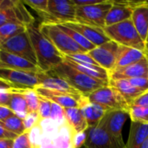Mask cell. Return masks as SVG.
<instances>
[{"label": "cell", "instance_id": "obj_48", "mask_svg": "<svg viewBox=\"0 0 148 148\" xmlns=\"http://www.w3.org/2000/svg\"><path fill=\"white\" fill-rule=\"evenodd\" d=\"M140 148H148V137L146 139V140L144 141V143L141 145Z\"/></svg>", "mask_w": 148, "mask_h": 148}, {"label": "cell", "instance_id": "obj_43", "mask_svg": "<svg viewBox=\"0 0 148 148\" xmlns=\"http://www.w3.org/2000/svg\"><path fill=\"white\" fill-rule=\"evenodd\" d=\"M103 0H72L74 4L76 7H81V6H89V5H94V4H98L101 3Z\"/></svg>", "mask_w": 148, "mask_h": 148}, {"label": "cell", "instance_id": "obj_34", "mask_svg": "<svg viewBox=\"0 0 148 148\" xmlns=\"http://www.w3.org/2000/svg\"><path fill=\"white\" fill-rule=\"evenodd\" d=\"M64 58L68 59V60H70L72 62H75L76 63H79V64L98 65L97 62L87 52H82V53H76V54H73V55H69V56H65Z\"/></svg>", "mask_w": 148, "mask_h": 148}, {"label": "cell", "instance_id": "obj_50", "mask_svg": "<svg viewBox=\"0 0 148 148\" xmlns=\"http://www.w3.org/2000/svg\"><path fill=\"white\" fill-rule=\"evenodd\" d=\"M2 2H3V0H0V5H1V3H2Z\"/></svg>", "mask_w": 148, "mask_h": 148}, {"label": "cell", "instance_id": "obj_16", "mask_svg": "<svg viewBox=\"0 0 148 148\" xmlns=\"http://www.w3.org/2000/svg\"><path fill=\"white\" fill-rule=\"evenodd\" d=\"M140 77L148 78V58L146 56L141 61L119 69H114L109 72L110 79H133Z\"/></svg>", "mask_w": 148, "mask_h": 148}, {"label": "cell", "instance_id": "obj_7", "mask_svg": "<svg viewBox=\"0 0 148 148\" xmlns=\"http://www.w3.org/2000/svg\"><path fill=\"white\" fill-rule=\"evenodd\" d=\"M112 4L113 1L103 0L98 4L76 7L75 22L104 29L106 16Z\"/></svg>", "mask_w": 148, "mask_h": 148}, {"label": "cell", "instance_id": "obj_14", "mask_svg": "<svg viewBox=\"0 0 148 148\" xmlns=\"http://www.w3.org/2000/svg\"><path fill=\"white\" fill-rule=\"evenodd\" d=\"M140 2L141 1H113V4L106 16L105 27L131 19L134 7Z\"/></svg>", "mask_w": 148, "mask_h": 148}, {"label": "cell", "instance_id": "obj_40", "mask_svg": "<svg viewBox=\"0 0 148 148\" xmlns=\"http://www.w3.org/2000/svg\"><path fill=\"white\" fill-rule=\"evenodd\" d=\"M12 89H1L0 90V106L9 108Z\"/></svg>", "mask_w": 148, "mask_h": 148}, {"label": "cell", "instance_id": "obj_4", "mask_svg": "<svg viewBox=\"0 0 148 148\" xmlns=\"http://www.w3.org/2000/svg\"><path fill=\"white\" fill-rule=\"evenodd\" d=\"M103 29L108 37L119 45L146 50V42L140 36L131 19L107 26Z\"/></svg>", "mask_w": 148, "mask_h": 148}, {"label": "cell", "instance_id": "obj_13", "mask_svg": "<svg viewBox=\"0 0 148 148\" xmlns=\"http://www.w3.org/2000/svg\"><path fill=\"white\" fill-rule=\"evenodd\" d=\"M119 47L120 45L118 43L110 40L106 43L95 47L88 52V55L99 66L110 72L115 68Z\"/></svg>", "mask_w": 148, "mask_h": 148}, {"label": "cell", "instance_id": "obj_27", "mask_svg": "<svg viewBox=\"0 0 148 148\" xmlns=\"http://www.w3.org/2000/svg\"><path fill=\"white\" fill-rule=\"evenodd\" d=\"M23 89H12L11 98L9 108L13 111L16 116L24 119L27 115V103L23 94Z\"/></svg>", "mask_w": 148, "mask_h": 148}, {"label": "cell", "instance_id": "obj_12", "mask_svg": "<svg viewBox=\"0 0 148 148\" xmlns=\"http://www.w3.org/2000/svg\"><path fill=\"white\" fill-rule=\"evenodd\" d=\"M48 10L50 23L62 24L75 22L76 6L72 0H49Z\"/></svg>", "mask_w": 148, "mask_h": 148}, {"label": "cell", "instance_id": "obj_37", "mask_svg": "<svg viewBox=\"0 0 148 148\" xmlns=\"http://www.w3.org/2000/svg\"><path fill=\"white\" fill-rule=\"evenodd\" d=\"M51 120L55 121H63L65 120V114H64V108L61 107L58 104H56L52 102L51 104V113H50V118Z\"/></svg>", "mask_w": 148, "mask_h": 148}, {"label": "cell", "instance_id": "obj_44", "mask_svg": "<svg viewBox=\"0 0 148 148\" xmlns=\"http://www.w3.org/2000/svg\"><path fill=\"white\" fill-rule=\"evenodd\" d=\"M14 115H16V114L13 111H11L9 108L0 106V122Z\"/></svg>", "mask_w": 148, "mask_h": 148}, {"label": "cell", "instance_id": "obj_6", "mask_svg": "<svg viewBox=\"0 0 148 148\" xmlns=\"http://www.w3.org/2000/svg\"><path fill=\"white\" fill-rule=\"evenodd\" d=\"M39 29L64 56L85 52L69 36L60 29L58 24L42 23Z\"/></svg>", "mask_w": 148, "mask_h": 148}, {"label": "cell", "instance_id": "obj_20", "mask_svg": "<svg viewBox=\"0 0 148 148\" xmlns=\"http://www.w3.org/2000/svg\"><path fill=\"white\" fill-rule=\"evenodd\" d=\"M131 20L140 36L146 42L148 36V2L141 1L134 7Z\"/></svg>", "mask_w": 148, "mask_h": 148}, {"label": "cell", "instance_id": "obj_49", "mask_svg": "<svg viewBox=\"0 0 148 148\" xmlns=\"http://www.w3.org/2000/svg\"><path fill=\"white\" fill-rule=\"evenodd\" d=\"M146 52H148V36H147V39L146 41Z\"/></svg>", "mask_w": 148, "mask_h": 148}, {"label": "cell", "instance_id": "obj_8", "mask_svg": "<svg viewBox=\"0 0 148 148\" xmlns=\"http://www.w3.org/2000/svg\"><path fill=\"white\" fill-rule=\"evenodd\" d=\"M0 49L16 55L37 65L35 51L27 30L14 36L0 44Z\"/></svg>", "mask_w": 148, "mask_h": 148}, {"label": "cell", "instance_id": "obj_11", "mask_svg": "<svg viewBox=\"0 0 148 148\" xmlns=\"http://www.w3.org/2000/svg\"><path fill=\"white\" fill-rule=\"evenodd\" d=\"M127 117L128 114L124 111H108L99 124L123 148L127 146L123 140L122 129Z\"/></svg>", "mask_w": 148, "mask_h": 148}, {"label": "cell", "instance_id": "obj_5", "mask_svg": "<svg viewBox=\"0 0 148 148\" xmlns=\"http://www.w3.org/2000/svg\"><path fill=\"white\" fill-rule=\"evenodd\" d=\"M87 97L90 102L101 106L107 112L124 111L128 114L130 105L115 88L109 85L101 87Z\"/></svg>", "mask_w": 148, "mask_h": 148}, {"label": "cell", "instance_id": "obj_46", "mask_svg": "<svg viewBox=\"0 0 148 148\" xmlns=\"http://www.w3.org/2000/svg\"><path fill=\"white\" fill-rule=\"evenodd\" d=\"M14 140L12 139H0V148H13Z\"/></svg>", "mask_w": 148, "mask_h": 148}, {"label": "cell", "instance_id": "obj_39", "mask_svg": "<svg viewBox=\"0 0 148 148\" xmlns=\"http://www.w3.org/2000/svg\"><path fill=\"white\" fill-rule=\"evenodd\" d=\"M130 83L135 87L137 89L145 93L148 90V78L147 77H140V78H133L128 79Z\"/></svg>", "mask_w": 148, "mask_h": 148}, {"label": "cell", "instance_id": "obj_17", "mask_svg": "<svg viewBox=\"0 0 148 148\" xmlns=\"http://www.w3.org/2000/svg\"><path fill=\"white\" fill-rule=\"evenodd\" d=\"M62 24L76 30L96 47L110 41V39L108 37V36L104 32L103 29L81 23L78 22H70V23H65Z\"/></svg>", "mask_w": 148, "mask_h": 148}, {"label": "cell", "instance_id": "obj_18", "mask_svg": "<svg viewBox=\"0 0 148 148\" xmlns=\"http://www.w3.org/2000/svg\"><path fill=\"white\" fill-rule=\"evenodd\" d=\"M39 78H40V84L38 87L66 93L73 95H82L77 90H75L72 86H70L65 80L57 76L51 71L40 72Z\"/></svg>", "mask_w": 148, "mask_h": 148}, {"label": "cell", "instance_id": "obj_21", "mask_svg": "<svg viewBox=\"0 0 148 148\" xmlns=\"http://www.w3.org/2000/svg\"><path fill=\"white\" fill-rule=\"evenodd\" d=\"M145 56H146L145 51L120 45L114 69L123 68L136 63L141 61L143 58H145Z\"/></svg>", "mask_w": 148, "mask_h": 148}, {"label": "cell", "instance_id": "obj_3", "mask_svg": "<svg viewBox=\"0 0 148 148\" xmlns=\"http://www.w3.org/2000/svg\"><path fill=\"white\" fill-rule=\"evenodd\" d=\"M55 75L65 80L70 86L84 96H88L101 87L108 85L104 82L92 78L68 65L65 62L51 70Z\"/></svg>", "mask_w": 148, "mask_h": 148}, {"label": "cell", "instance_id": "obj_25", "mask_svg": "<svg viewBox=\"0 0 148 148\" xmlns=\"http://www.w3.org/2000/svg\"><path fill=\"white\" fill-rule=\"evenodd\" d=\"M148 137V124L131 122L127 148H140Z\"/></svg>", "mask_w": 148, "mask_h": 148}, {"label": "cell", "instance_id": "obj_41", "mask_svg": "<svg viewBox=\"0 0 148 148\" xmlns=\"http://www.w3.org/2000/svg\"><path fill=\"white\" fill-rule=\"evenodd\" d=\"M86 139H87V133L86 132H82V133H79V134H75V139H74V144H75V148H81L82 147L86 142Z\"/></svg>", "mask_w": 148, "mask_h": 148}, {"label": "cell", "instance_id": "obj_42", "mask_svg": "<svg viewBox=\"0 0 148 148\" xmlns=\"http://www.w3.org/2000/svg\"><path fill=\"white\" fill-rule=\"evenodd\" d=\"M132 105L148 108V90L147 91H146L145 93H143L141 95H140V96L133 102Z\"/></svg>", "mask_w": 148, "mask_h": 148}, {"label": "cell", "instance_id": "obj_28", "mask_svg": "<svg viewBox=\"0 0 148 148\" xmlns=\"http://www.w3.org/2000/svg\"><path fill=\"white\" fill-rule=\"evenodd\" d=\"M26 30V25L22 23H8L0 27V44L14 36Z\"/></svg>", "mask_w": 148, "mask_h": 148}, {"label": "cell", "instance_id": "obj_31", "mask_svg": "<svg viewBox=\"0 0 148 148\" xmlns=\"http://www.w3.org/2000/svg\"><path fill=\"white\" fill-rule=\"evenodd\" d=\"M128 116L132 122L148 124V108L131 105L128 111Z\"/></svg>", "mask_w": 148, "mask_h": 148}, {"label": "cell", "instance_id": "obj_2", "mask_svg": "<svg viewBox=\"0 0 148 148\" xmlns=\"http://www.w3.org/2000/svg\"><path fill=\"white\" fill-rule=\"evenodd\" d=\"M26 30L35 51L37 66L42 72L51 71L64 62V56L41 32L39 27L29 24L26 25Z\"/></svg>", "mask_w": 148, "mask_h": 148}, {"label": "cell", "instance_id": "obj_10", "mask_svg": "<svg viewBox=\"0 0 148 148\" xmlns=\"http://www.w3.org/2000/svg\"><path fill=\"white\" fill-rule=\"evenodd\" d=\"M34 90L38 96L49 100L56 104H58L63 108H81L88 101V97L84 95H73L62 92L47 89L41 87H36L34 88Z\"/></svg>", "mask_w": 148, "mask_h": 148}, {"label": "cell", "instance_id": "obj_30", "mask_svg": "<svg viewBox=\"0 0 148 148\" xmlns=\"http://www.w3.org/2000/svg\"><path fill=\"white\" fill-rule=\"evenodd\" d=\"M0 125L6 130L15 134L17 136L25 133V127H24L23 120L16 115L9 117L8 119L1 121Z\"/></svg>", "mask_w": 148, "mask_h": 148}, {"label": "cell", "instance_id": "obj_22", "mask_svg": "<svg viewBox=\"0 0 148 148\" xmlns=\"http://www.w3.org/2000/svg\"><path fill=\"white\" fill-rule=\"evenodd\" d=\"M108 85L115 88L130 106L140 95L143 94V92L134 87L127 79H110Z\"/></svg>", "mask_w": 148, "mask_h": 148}, {"label": "cell", "instance_id": "obj_15", "mask_svg": "<svg viewBox=\"0 0 148 148\" xmlns=\"http://www.w3.org/2000/svg\"><path fill=\"white\" fill-rule=\"evenodd\" d=\"M86 133L87 139L84 144L86 148H123L100 125L88 127Z\"/></svg>", "mask_w": 148, "mask_h": 148}, {"label": "cell", "instance_id": "obj_32", "mask_svg": "<svg viewBox=\"0 0 148 148\" xmlns=\"http://www.w3.org/2000/svg\"><path fill=\"white\" fill-rule=\"evenodd\" d=\"M23 96L27 103V114L37 113L39 108V96L33 88L23 90Z\"/></svg>", "mask_w": 148, "mask_h": 148}, {"label": "cell", "instance_id": "obj_51", "mask_svg": "<svg viewBox=\"0 0 148 148\" xmlns=\"http://www.w3.org/2000/svg\"><path fill=\"white\" fill-rule=\"evenodd\" d=\"M81 148H86V147H84V146H83V147H81Z\"/></svg>", "mask_w": 148, "mask_h": 148}, {"label": "cell", "instance_id": "obj_38", "mask_svg": "<svg viewBox=\"0 0 148 148\" xmlns=\"http://www.w3.org/2000/svg\"><path fill=\"white\" fill-rule=\"evenodd\" d=\"M40 121V117L37 113L27 114L23 119V123L25 127V132H29Z\"/></svg>", "mask_w": 148, "mask_h": 148}, {"label": "cell", "instance_id": "obj_23", "mask_svg": "<svg viewBox=\"0 0 148 148\" xmlns=\"http://www.w3.org/2000/svg\"><path fill=\"white\" fill-rule=\"evenodd\" d=\"M64 62L68 65L71 66L72 68L77 69L78 71L92 78L104 82L106 83H108L109 82V72L107 69L101 68V66L94 65V64H79L65 58H64Z\"/></svg>", "mask_w": 148, "mask_h": 148}, {"label": "cell", "instance_id": "obj_29", "mask_svg": "<svg viewBox=\"0 0 148 148\" xmlns=\"http://www.w3.org/2000/svg\"><path fill=\"white\" fill-rule=\"evenodd\" d=\"M58 26L68 36H69L85 52L88 53L89 51L93 50L96 47L95 45H94L92 42H90L88 40H87L82 34H80L76 30H75V29H73L71 28H69V27H67V26H65L63 24H58Z\"/></svg>", "mask_w": 148, "mask_h": 148}, {"label": "cell", "instance_id": "obj_1", "mask_svg": "<svg viewBox=\"0 0 148 148\" xmlns=\"http://www.w3.org/2000/svg\"><path fill=\"white\" fill-rule=\"evenodd\" d=\"M75 133L63 121L51 119L41 120L29 131L32 148H75L74 144Z\"/></svg>", "mask_w": 148, "mask_h": 148}, {"label": "cell", "instance_id": "obj_47", "mask_svg": "<svg viewBox=\"0 0 148 148\" xmlns=\"http://www.w3.org/2000/svg\"><path fill=\"white\" fill-rule=\"evenodd\" d=\"M1 89H20V88H17L14 85L0 79V90Z\"/></svg>", "mask_w": 148, "mask_h": 148}, {"label": "cell", "instance_id": "obj_26", "mask_svg": "<svg viewBox=\"0 0 148 148\" xmlns=\"http://www.w3.org/2000/svg\"><path fill=\"white\" fill-rule=\"evenodd\" d=\"M81 110L87 121L88 127H97L107 113L103 108L95 103H92L89 101L81 108Z\"/></svg>", "mask_w": 148, "mask_h": 148}, {"label": "cell", "instance_id": "obj_45", "mask_svg": "<svg viewBox=\"0 0 148 148\" xmlns=\"http://www.w3.org/2000/svg\"><path fill=\"white\" fill-rule=\"evenodd\" d=\"M16 137H17V135H16L15 134L6 130L5 128H3L0 125V139H12V140H15Z\"/></svg>", "mask_w": 148, "mask_h": 148}, {"label": "cell", "instance_id": "obj_33", "mask_svg": "<svg viewBox=\"0 0 148 148\" xmlns=\"http://www.w3.org/2000/svg\"><path fill=\"white\" fill-rule=\"evenodd\" d=\"M8 23H22L18 19L15 6L5 9L0 8V27Z\"/></svg>", "mask_w": 148, "mask_h": 148}, {"label": "cell", "instance_id": "obj_24", "mask_svg": "<svg viewBox=\"0 0 148 148\" xmlns=\"http://www.w3.org/2000/svg\"><path fill=\"white\" fill-rule=\"evenodd\" d=\"M65 119L75 134L86 132L88 128L87 121L79 108H64Z\"/></svg>", "mask_w": 148, "mask_h": 148}, {"label": "cell", "instance_id": "obj_35", "mask_svg": "<svg viewBox=\"0 0 148 148\" xmlns=\"http://www.w3.org/2000/svg\"><path fill=\"white\" fill-rule=\"evenodd\" d=\"M51 104L52 102L50 101L39 96V108L37 114L41 120H48L50 118Z\"/></svg>", "mask_w": 148, "mask_h": 148}, {"label": "cell", "instance_id": "obj_19", "mask_svg": "<svg viewBox=\"0 0 148 148\" xmlns=\"http://www.w3.org/2000/svg\"><path fill=\"white\" fill-rule=\"evenodd\" d=\"M0 68L23 70L28 72L40 73L41 69L37 65L16 55L0 49Z\"/></svg>", "mask_w": 148, "mask_h": 148}, {"label": "cell", "instance_id": "obj_36", "mask_svg": "<svg viewBox=\"0 0 148 148\" xmlns=\"http://www.w3.org/2000/svg\"><path fill=\"white\" fill-rule=\"evenodd\" d=\"M13 148H32L29 140V132H25L21 135H18L15 140Z\"/></svg>", "mask_w": 148, "mask_h": 148}, {"label": "cell", "instance_id": "obj_9", "mask_svg": "<svg viewBox=\"0 0 148 148\" xmlns=\"http://www.w3.org/2000/svg\"><path fill=\"white\" fill-rule=\"evenodd\" d=\"M0 79L20 89L35 88L40 84L39 73L0 68Z\"/></svg>", "mask_w": 148, "mask_h": 148}]
</instances>
